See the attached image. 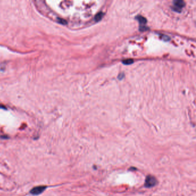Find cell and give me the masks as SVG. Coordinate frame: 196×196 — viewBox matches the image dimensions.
Masks as SVG:
<instances>
[{"label":"cell","instance_id":"5b68a950","mask_svg":"<svg viewBox=\"0 0 196 196\" xmlns=\"http://www.w3.org/2000/svg\"><path fill=\"white\" fill-rule=\"evenodd\" d=\"M103 16H104V14H103L102 12H99V13H98L96 15V16L94 17V19H95V20L96 21H100L101 20V18H102Z\"/></svg>","mask_w":196,"mask_h":196},{"label":"cell","instance_id":"52a82bcc","mask_svg":"<svg viewBox=\"0 0 196 196\" xmlns=\"http://www.w3.org/2000/svg\"><path fill=\"white\" fill-rule=\"evenodd\" d=\"M124 77V74H120L119 75L118 78H119V80H122V79H123Z\"/></svg>","mask_w":196,"mask_h":196},{"label":"cell","instance_id":"7a4b0ae2","mask_svg":"<svg viewBox=\"0 0 196 196\" xmlns=\"http://www.w3.org/2000/svg\"><path fill=\"white\" fill-rule=\"evenodd\" d=\"M47 188L46 186H39L33 187L30 191V193L34 196H37L43 193L45 189Z\"/></svg>","mask_w":196,"mask_h":196},{"label":"cell","instance_id":"6da1fadb","mask_svg":"<svg viewBox=\"0 0 196 196\" xmlns=\"http://www.w3.org/2000/svg\"><path fill=\"white\" fill-rule=\"evenodd\" d=\"M157 180L156 178L152 175H148L145 180V186L146 187H152L157 184Z\"/></svg>","mask_w":196,"mask_h":196},{"label":"cell","instance_id":"277c9868","mask_svg":"<svg viewBox=\"0 0 196 196\" xmlns=\"http://www.w3.org/2000/svg\"><path fill=\"white\" fill-rule=\"evenodd\" d=\"M136 19H137L139 23H140L141 26L140 27V30L143 31H145V30H147V28L146 27L145 25L147 23V20L146 18H144V17L141 16H138L136 17Z\"/></svg>","mask_w":196,"mask_h":196},{"label":"cell","instance_id":"8992f818","mask_svg":"<svg viewBox=\"0 0 196 196\" xmlns=\"http://www.w3.org/2000/svg\"><path fill=\"white\" fill-rule=\"evenodd\" d=\"M134 62V60L133 59H126V60H124L123 61V63L124 64V65H130L131 63H132Z\"/></svg>","mask_w":196,"mask_h":196},{"label":"cell","instance_id":"3957f363","mask_svg":"<svg viewBox=\"0 0 196 196\" xmlns=\"http://www.w3.org/2000/svg\"><path fill=\"white\" fill-rule=\"evenodd\" d=\"M174 7L173 8V10L177 12H180L181 11V9L185 6V4L183 1L177 0L174 2Z\"/></svg>","mask_w":196,"mask_h":196}]
</instances>
